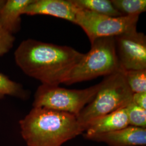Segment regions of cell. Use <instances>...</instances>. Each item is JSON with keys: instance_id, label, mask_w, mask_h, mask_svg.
I'll use <instances>...</instances> for the list:
<instances>
[{"instance_id": "cell-18", "label": "cell", "mask_w": 146, "mask_h": 146, "mask_svg": "<svg viewBox=\"0 0 146 146\" xmlns=\"http://www.w3.org/2000/svg\"><path fill=\"white\" fill-rule=\"evenodd\" d=\"M132 102L146 110V92L133 93Z\"/></svg>"}, {"instance_id": "cell-19", "label": "cell", "mask_w": 146, "mask_h": 146, "mask_svg": "<svg viewBox=\"0 0 146 146\" xmlns=\"http://www.w3.org/2000/svg\"><path fill=\"white\" fill-rule=\"evenodd\" d=\"M5 2V0H0V9L3 7V5H4Z\"/></svg>"}, {"instance_id": "cell-9", "label": "cell", "mask_w": 146, "mask_h": 146, "mask_svg": "<svg viewBox=\"0 0 146 146\" xmlns=\"http://www.w3.org/2000/svg\"><path fill=\"white\" fill-rule=\"evenodd\" d=\"M84 137L109 146H146V128L131 125L120 131Z\"/></svg>"}, {"instance_id": "cell-8", "label": "cell", "mask_w": 146, "mask_h": 146, "mask_svg": "<svg viewBox=\"0 0 146 146\" xmlns=\"http://www.w3.org/2000/svg\"><path fill=\"white\" fill-rule=\"evenodd\" d=\"M78 9L72 0H33L25 9L23 14L52 16L75 24Z\"/></svg>"}, {"instance_id": "cell-15", "label": "cell", "mask_w": 146, "mask_h": 146, "mask_svg": "<svg viewBox=\"0 0 146 146\" xmlns=\"http://www.w3.org/2000/svg\"><path fill=\"white\" fill-rule=\"evenodd\" d=\"M5 95L25 97L26 93L21 84L12 81L7 76L0 73V98Z\"/></svg>"}, {"instance_id": "cell-5", "label": "cell", "mask_w": 146, "mask_h": 146, "mask_svg": "<svg viewBox=\"0 0 146 146\" xmlns=\"http://www.w3.org/2000/svg\"><path fill=\"white\" fill-rule=\"evenodd\" d=\"M101 82L84 89H68L58 86L41 84L35 94L34 107H43L77 116L94 99Z\"/></svg>"}, {"instance_id": "cell-13", "label": "cell", "mask_w": 146, "mask_h": 146, "mask_svg": "<svg viewBox=\"0 0 146 146\" xmlns=\"http://www.w3.org/2000/svg\"><path fill=\"white\" fill-rule=\"evenodd\" d=\"M111 2L122 16H139L146 11V0H111Z\"/></svg>"}, {"instance_id": "cell-1", "label": "cell", "mask_w": 146, "mask_h": 146, "mask_svg": "<svg viewBox=\"0 0 146 146\" xmlns=\"http://www.w3.org/2000/svg\"><path fill=\"white\" fill-rule=\"evenodd\" d=\"M84 54L72 47L28 39L17 48L14 58L27 75L42 84L58 86L64 84Z\"/></svg>"}, {"instance_id": "cell-12", "label": "cell", "mask_w": 146, "mask_h": 146, "mask_svg": "<svg viewBox=\"0 0 146 146\" xmlns=\"http://www.w3.org/2000/svg\"><path fill=\"white\" fill-rule=\"evenodd\" d=\"M80 9L90 11L101 15L112 17L122 16L109 0H72Z\"/></svg>"}, {"instance_id": "cell-11", "label": "cell", "mask_w": 146, "mask_h": 146, "mask_svg": "<svg viewBox=\"0 0 146 146\" xmlns=\"http://www.w3.org/2000/svg\"><path fill=\"white\" fill-rule=\"evenodd\" d=\"M33 0H7L0 9V22L13 34L19 31L21 16Z\"/></svg>"}, {"instance_id": "cell-2", "label": "cell", "mask_w": 146, "mask_h": 146, "mask_svg": "<svg viewBox=\"0 0 146 146\" xmlns=\"http://www.w3.org/2000/svg\"><path fill=\"white\" fill-rule=\"evenodd\" d=\"M20 124L28 146H61L84 132L75 115L43 107H33Z\"/></svg>"}, {"instance_id": "cell-14", "label": "cell", "mask_w": 146, "mask_h": 146, "mask_svg": "<svg viewBox=\"0 0 146 146\" xmlns=\"http://www.w3.org/2000/svg\"><path fill=\"white\" fill-rule=\"evenodd\" d=\"M122 71L133 93L146 92V69Z\"/></svg>"}, {"instance_id": "cell-3", "label": "cell", "mask_w": 146, "mask_h": 146, "mask_svg": "<svg viewBox=\"0 0 146 146\" xmlns=\"http://www.w3.org/2000/svg\"><path fill=\"white\" fill-rule=\"evenodd\" d=\"M93 100L76 116L84 131L89 124L101 117L125 108L132 102V92L122 70L106 76Z\"/></svg>"}, {"instance_id": "cell-17", "label": "cell", "mask_w": 146, "mask_h": 146, "mask_svg": "<svg viewBox=\"0 0 146 146\" xmlns=\"http://www.w3.org/2000/svg\"><path fill=\"white\" fill-rule=\"evenodd\" d=\"M15 37L0 22V56L6 54L14 46Z\"/></svg>"}, {"instance_id": "cell-6", "label": "cell", "mask_w": 146, "mask_h": 146, "mask_svg": "<svg viewBox=\"0 0 146 146\" xmlns=\"http://www.w3.org/2000/svg\"><path fill=\"white\" fill-rule=\"evenodd\" d=\"M139 19V15L112 17L79 8L75 24L82 28L92 43L98 38L115 37L136 30Z\"/></svg>"}, {"instance_id": "cell-10", "label": "cell", "mask_w": 146, "mask_h": 146, "mask_svg": "<svg viewBox=\"0 0 146 146\" xmlns=\"http://www.w3.org/2000/svg\"><path fill=\"white\" fill-rule=\"evenodd\" d=\"M129 126L125 108L116 110L90 122L85 129L84 136L120 131Z\"/></svg>"}, {"instance_id": "cell-7", "label": "cell", "mask_w": 146, "mask_h": 146, "mask_svg": "<svg viewBox=\"0 0 146 146\" xmlns=\"http://www.w3.org/2000/svg\"><path fill=\"white\" fill-rule=\"evenodd\" d=\"M114 38L120 69H146V37L143 33L135 30Z\"/></svg>"}, {"instance_id": "cell-16", "label": "cell", "mask_w": 146, "mask_h": 146, "mask_svg": "<svg viewBox=\"0 0 146 146\" xmlns=\"http://www.w3.org/2000/svg\"><path fill=\"white\" fill-rule=\"evenodd\" d=\"M129 125L146 128V110L132 102L126 107Z\"/></svg>"}, {"instance_id": "cell-4", "label": "cell", "mask_w": 146, "mask_h": 146, "mask_svg": "<svg viewBox=\"0 0 146 146\" xmlns=\"http://www.w3.org/2000/svg\"><path fill=\"white\" fill-rule=\"evenodd\" d=\"M88 52L73 68L64 82L67 85L108 76L120 69L114 37L98 38Z\"/></svg>"}]
</instances>
